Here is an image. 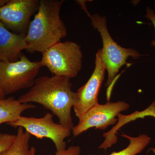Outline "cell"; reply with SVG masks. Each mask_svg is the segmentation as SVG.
I'll list each match as a JSON object with an SVG mask.
<instances>
[{
  "instance_id": "3",
  "label": "cell",
  "mask_w": 155,
  "mask_h": 155,
  "mask_svg": "<svg viewBox=\"0 0 155 155\" xmlns=\"http://www.w3.org/2000/svg\"><path fill=\"white\" fill-rule=\"evenodd\" d=\"M83 10L91 19L93 27L99 32L102 39V48L99 50L98 52L107 72L105 86L108 87L113 83L121 67L128 65L126 61L129 57L137 60L141 54L137 50L122 47L115 41L108 31L105 16L98 14L91 15L87 8Z\"/></svg>"
},
{
  "instance_id": "2",
  "label": "cell",
  "mask_w": 155,
  "mask_h": 155,
  "mask_svg": "<svg viewBox=\"0 0 155 155\" xmlns=\"http://www.w3.org/2000/svg\"><path fill=\"white\" fill-rule=\"evenodd\" d=\"M64 0H41L37 13L31 21L25 41L26 51L43 53L67 36L66 25L60 17Z\"/></svg>"
},
{
  "instance_id": "8",
  "label": "cell",
  "mask_w": 155,
  "mask_h": 155,
  "mask_svg": "<svg viewBox=\"0 0 155 155\" xmlns=\"http://www.w3.org/2000/svg\"><path fill=\"white\" fill-rule=\"evenodd\" d=\"M39 3L38 0H9L0 8V21L14 33L26 35Z\"/></svg>"
},
{
  "instance_id": "10",
  "label": "cell",
  "mask_w": 155,
  "mask_h": 155,
  "mask_svg": "<svg viewBox=\"0 0 155 155\" xmlns=\"http://www.w3.org/2000/svg\"><path fill=\"white\" fill-rule=\"evenodd\" d=\"M26 35L11 32L0 21V61L14 62L26 50Z\"/></svg>"
},
{
  "instance_id": "13",
  "label": "cell",
  "mask_w": 155,
  "mask_h": 155,
  "mask_svg": "<svg viewBox=\"0 0 155 155\" xmlns=\"http://www.w3.org/2000/svg\"><path fill=\"white\" fill-rule=\"evenodd\" d=\"M121 135L129 140V145L122 150L108 155H136L141 153L151 141L150 137L146 134H140L136 137L129 136L124 133Z\"/></svg>"
},
{
  "instance_id": "1",
  "label": "cell",
  "mask_w": 155,
  "mask_h": 155,
  "mask_svg": "<svg viewBox=\"0 0 155 155\" xmlns=\"http://www.w3.org/2000/svg\"><path fill=\"white\" fill-rule=\"evenodd\" d=\"M70 79L56 75L37 78L33 86L17 100L22 104L41 105L58 117L59 123L72 131L74 125L71 109L77 102L78 96L72 91Z\"/></svg>"
},
{
  "instance_id": "16",
  "label": "cell",
  "mask_w": 155,
  "mask_h": 155,
  "mask_svg": "<svg viewBox=\"0 0 155 155\" xmlns=\"http://www.w3.org/2000/svg\"><path fill=\"white\" fill-rule=\"evenodd\" d=\"M146 12L147 14L145 15L146 18L151 21L154 27L155 30V13L152 9H151L149 7H147ZM151 45L155 47V40H153L151 42Z\"/></svg>"
},
{
  "instance_id": "4",
  "label": "cell",
  "mask_w": 155,
  "mask_h": 155,
  "mask_svg": "<svg viewBox=\"0 0 155 155\" xmlns=\"http://www.w3.org/2000/svg\"><path fill=\"white\" fill-rule=\"evenodd\" d=\"M42 54L41 67H46L54 75L73 78L82 68L83 54L75 42H59Z\"/></svg>"
},
{
  "instance_id": "11",
  "label": "cell",
  "mask_w": 155,
  "mask_h": 155,
  "mask_svg": "<svg viewBox=\"0 0 155 155\" xmlns=\"http://www.w3.org/2000/svg\"><path fill=\"white\" fill-rule=\"evenodd\" d=\"M35 107L31 103H20L14 97L0 99V125L15 122L23 112Z\"/></svg>"
},
{
  "instance_id": "17",
  "label": "cell",
  "mask_w": 155,
  "mask_h": 155,
  "mask_svg": "<svg viewBox=\"0 0 155 155\" xmlns=\"http://www.w3.org/2000/svg\"><path fill=\"white\" fill-rule=\"evenodd\" d=\"M8 1L9 0H0V8L5 6Z\"/></svg>"
},
{
  "instance_id": "12",
  "label": "cell",
  "mask_w": 155,
  "mask_h": 155,
  "mask_svg": "<svg viewBox=\"0 0 155 155\" xmlns=\"http://www.w3.org/2000/svg\"><path fill=\"white\" fill-rule=\"evenodd\" d=\"M31 138L30 134L22 127H18L13 143L0 155H36L35 148L29 146Z\"/></svg>"
},
{
  "instance_id": "5",
  "label": "cell",
  "mask_w": 155,
  "mask_h": 155,
  "mask_svg": "<svg viewBox=\"0 0 155 155\" xmlns=\"http://www.w3.org/2000/svg\"><path fill=\"white\" fill-rule=\"evenodd\" d=\"M41 67L40 61H31L24 54L14 62L0 61V91L6 96L31 88Z\"/></svg>"
},
{
  "instance_id": "19",
  "label": "cell",
  "mask_w": 155,
  "mask_h": 155,
  "mask_svg": "<svg viewBox=\"0 0 155 155\" xmlns=\"http://www.w3.org/2000/svg\"><path fill=\"white\" fill-rule=\"evenodd\" d=\"M150 150H151L155 154V148H152Z\"/></svg>"
},
{
  "instance_id": "18",
  "label": "cell",
  "mask_w": 155,
  "mask_h": 155,
  "mask_svg": "<svg viewBox=\"0 0 155 155\" xmlns=\"http://www.w3.org/2000/svg\"><path fill=\"white\" fill-rule=\"evenodd\" d=\"M5 98V96L3 95L2 92L0 91V99H3Z\"/></svg>"
},
{
  "instance_id": "6",
  "label": "cell",
  "mask_w": 155,
  "mask_h": 155,
  "mask_svg": "<svg viewBox=\"0 0 155 155\" xmlns=\"http://www.w3.org/2000/svg\"><path fill=\"white\" fill-rule=\"evenodd\" d=\"M7 124L12 127H22L36 138L50 139L54 144L57 152L67 149V144L64 140L71 134V131L67 127L54 122L53 114L50 113L41 118L21 116L15 122Z\"/></svg>"
},
{
  "instance_id": "14",
  "label": "cell",
  "mask_w": 155,
  "mask_h": 155,
  "mask_svg": "<svg viewBox=\"0 0 155 155\" xmlns=\"http://www.w3.org/2000/svg\"><path fill=\"white\" fill-rule=\"evenodd\" d=\"M15 137V134L0 133V154L11 146Z\"/></svg>"
},
{
  "instance_id": "9",
  "label": "cell",
  "mask_w": 155,
  "mask_h": 155,
  "mask_svg": "<svg viewBox=\"0 0 155 155\" xmlns=\"http://www.w3.org/2000/svg\"><path fill=\"white\" fill-rule=\"evenodd\" d=\"M95 65L94 71L89 79L76 92L78 100L73 109L78 120L81 119L91 108L98 104V96L104 79L106 70L98 51L96 54Z\"/></svg>"
},
{
  "instance_id": "15",
  "label": "cell",
  "mask_w": 155,
  "mask_h": 155,
  "mask_svg": "<svg viewBox=\"0 0 155 155\" xmlns=\"http://www.w3.org/2000/svg\"><path fill=\"white\" fill-rule=\"evenodd\" d=\"M81 150L80 147L78 146H72L67 149L56 152L55 155H80Z\"/></svg>"
},
{
  "instance_id": "7",
  "label": "cell",
  "mask_w": 155,
  "mask_h": 155,
  "mask_svg": "<svg viewBox=\"0 0 155 155\" xmlns=\"http://www.w3.org/2000/svg\"><path fill=\"white\" fill-rule=\"evenodd\" d=\"M129 107V104L124 101L108 102L104 104L98 103L87 111L79 120L78 125L73 127V136L77 137L91 127L105 130L108 126L116 124L118 121L116 116L122 111L127 110Z\"/></svg>"
}]
</instances>
